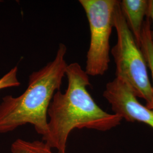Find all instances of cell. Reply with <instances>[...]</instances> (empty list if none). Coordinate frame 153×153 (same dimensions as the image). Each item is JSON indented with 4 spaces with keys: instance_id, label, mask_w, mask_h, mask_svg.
Masks as SVG:
<instances>
[{
    "instance_id": "obj_5",
    "label": "cell",
    "mask_w": 153,
    "mask_h": 153,
    "mask_svg": "<svg viewBox=\"0 0 153 153\" xmlns=\"http://www.w3.org/2000/svg\"><path fill=\"white\" fill-rule=\"evenodd\" d=\"M103 95L114 114L129 122L145 123L153 129V109L142 105L126 82L115 78L106 84Z\"/></svg>"
},
{
    "instance_id": "obj_7",
    "label": "cell",
    "mask_w": 153,
    "mask_h": 153,
    "mask_svg": "<svg viewBox=\"0 0 153 153\" xmlns=\"http://www.w3.org/2000/svg\"><path fill=\"white\" fill-rule=\"evenodd\" d=\"M152 22L149 16H147L142 28V35L141 39V49L145 57L152 74L153 81V42L152 38ZM153 94L151 101L147 103L146 106L149 109H153Z\"/></svg>"
},
{
    "instance_id": "obj_10",
    "label": "cell",
    "mask_w": 153,
    "mask_h": 153,
    "mask_svg": "<svg viewBox=\"0 0 153 153\" xmlns=\"http://www.w3.org/2000/svg\"><path fill=\"white\" fill-rule=\"evenodd\" d=\"M149 2L148 15L151 20V22L153 23V0H149ZM152 38L153 42V30H152Z\"/></svg>"
},
{
    "instance_id": "obj_4",
    "label": "cell",
    "mask_w": 153,
    "mask_h": 153,
    "mask_svg": "<svg viewBox=\"0 0 153 153\" xmlns=\"http://www.w3.org/2000/svg\"><path fill=\"white\" fill-rule=\"evenodd\" d=\"M117 0H79L86 14L90 42L85 71L88 76H103L110 62L109 38L114 28V13Z\"/></svg>"
},
{
    "instance_id": "obj_8",
    "label": "cell",
    "mask_w": 153,
    "mask_h": 153,
    "mask_svg": "<svg viewBox=\"0 0 153 153\" xmlns=\"http://www.w3.org/2000/svg\"><path fill=\"white\" fill-rule=\"evenodd\" d=\"M12 153H53L52 149L43 141H28L17 139L11 145Z\"/></svg>"
},
{
    "instance_id": "obj_2",
    "label": "cell",
    "mask_w": 153,
    "mask_h": 153,
    "mask_svg": "<svg viewBox=\"0 0 153 153\" xmlns=\"http://www.w3.org/2000/svg\"><path fill=\"white\" fill-rule=\"evenodd\" d=\"M67 48L60 43L55 59L29 76L27 88L18 97L6 95L0 103V134L30 124L42 137L48 134V109L55 93L60 90L68 64Z\"/></svg>"
},
{
    "instance_id": "obj_9",
    "label": "cell",
    "mask_w": 153,
    "mask_h": 153,
    "mask_svg": "<svg viewBox=\"0 0 153 153\" xmlns=\"http://www.w3.org/2000/svg\"><path fill=\"white\" fill-rule=\"evenodd\" d=\"M18 68L15 66L0 78V90L7 88L18 87L21 85L18 78Z\"/></svg>"
},
{
    "instance_id": "obj_3",
    "label": "cell",
    "mask_w": 153,
    "mask_h": 153,
    "mask_svg": "<svg viewBox=\"0 0 153 153\" xmlns=\"http://www.w3.org/2000/svg\"><path fill=\"white\" fill-rule=\"evenodd\" d=\"M114 27L117 40L111 49L116 65V78L126 82L137 98L149 103L152 98L153 88L148 76L147 64L126 19L118 1L114 13Z\"/></svg>"
},
{
    "instance_id": "obj_1",
    "label": "cell",
    "mask_w": 153,
    "mask_h": 153,
    "mask_svg": "<svg viewBox=\"0 0 153 153\" xmlns=\"http://www.w3.org/2000/svg\"><path fill=\"white\" fill-rule=\"evenodd\" d=\"M68 87L55 93L48 109V134L43 141L58 153H66L68 137L74 129L107 131L123 119L102 109L88 91L89 76L77 62L68 64Z\"/></svg>"
},
{
    "instance_id": "obj_11",
    "label": "cell",
    "mask_w": 153,
    "mask_h": 153,
    "mask_svg": "<svg viewBox=\"0 0 153 153\" xmlns=\"http://www.w3.org/2000/svg\"><path fill=\"white\" fill-rule=\"evenodd\" d=\"M0 2H1V1H0Z\"/></svg>"
},
{
    "instance_id": "obj_6",
    "label": "cell",
    "mask_w": 153,
    "mask_h": 153,
    "mask_svg": "<svg viewBox=\"0 0 153 153\" xmlns=\"http://www.w3.org/2000/svg\"><path fill=\"white\" fill-rule=\"evenodd\" d=\"M149 4V0L119 1L121 10L128 26L140 48L144 18L148 16Z\"/></svg>"
}]
</instances>
